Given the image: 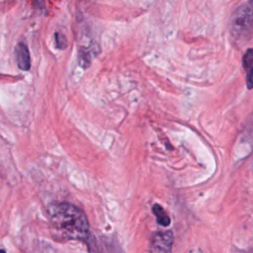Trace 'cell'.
Masks as SVG:
<instances>
[{
  "mask_svg": "<svg viewBox=\"0 0 253 253\" xmlns=\"http://www.w3.org/2000/svg\"><path fill=\"white\" fill-rule=\"evenodd\" d=\"M152 211L156 217V220L157 222L162 225V226H168L170 224V217L169 215L166 213V211H164V209L158 205V204H155L153 205L152 207Z\"/></svg>",
  "mask_w": 253,
  "mask_h": 253,
  "instance_id": "obj_6",
  "label": "cell"
},
{
  "mask_svg": "<svg viewBox=\"0 0 253 253\" xmlns=\"http://www.w3.org/2000/svg\"><path fill=\"white\" fill-rule=\"evenodd\" d=\"M242 65L245 70L246 86L253 89V47L248 48L242 57Z\"/></svg>",
  "mask_w": 253,
  "mask_h": 253,
  "instance_id": "obj_4",
  "label": "cell"
},
{
  "mask_svg": "<svg viewBox=\"0 0 253 253\" xmlns=\"http://www.w3.org/2000/svg\"><path fill=\"white\" fill-rule=\"evenodd\" d=\"M78 54H79L78 58H79L80 66H81V67H84V68L88 67L89 64H90V61H91L89 51H87L85 48H82V49H80V51H79Z\"/></svg>",
  "mask_w": 253,
  "mask_h": 253,
  "instance_id": "obj_7",
  "label": "cell"
},
{
  "mask_svg": "<svg viewBox=\"0 0 253 253\" xmlns=\"http://www.w3.org/2000/svg\"><path fill=\"white\" fill-rule=\"evenodd\" d=\"M16 59L17 63L20 69L27 71L31 67V58H30V52L26 44L23 42H20L16 46Z\"/></svg>",
  "mask_w": 253,
  "mask_h": 253,
  "instance_id": "obj_5",
  "label": "cell"
},
{
  "mask_svg": "<svg viewBox=\"0 0 253 253\" xmlns=\"http://www.w3.org/2000/svg\"><path fill=\"white\" fill-rule=\"evenodd\" d=\"M55 42H56V45L58 48H65L66 45H67V40L65 38V36L61 33H56L55 34Z\"/></svg>",
  "mask_w": 253,
  "mask_h": 253,
  "instance_id": "obj_8",
  "label": "cell"
},
{
  "mask_svg": "<svg viewBox=\"0 0 253 253\" xmlns=\"http://www.w3.org/2000/svg\"><path fill=\"white\" fill-rule=\"evenodd\" d=\"M253 31V0L236 8L230 19V33L235 39L248 36Z\"/></svg>",
  "mask_w": 253,
  "mask_h": 253,
  "instance_id": "obj_2",
  "label": "cell"
},
{
  "mask_svg": "<svg viewBox=\"0 0 253 253\" xmlns=\"http://www.w3.org/2000/svg\"><path fill=\"white\" fill-rule=\"evenodd\" d=\"M173 245V233L170 230L155 232L150 241V251L170 252Z\"/></svg>",
  "mask_w": 253,
  "mask_h": 253,
  "instance_id": "obj_3",
  "label": "cell"
},
{
  "mask_svg": "<svg viewBox=\"0 0 253 253\" xmlns=\"http://www.w3.org/2000/svg\"><path fill=\"white\" fill-rule=\"evenodd\" d=\"M47 216L51 231L59 240H84L89 234L88 219L83 211L74 205L50 204Z\"/></svg>",
  "mask_w": 253,
  "mask_h": 253,
  "instance_id": "obj_1",
  "label": "cell"
}]
</instances>
